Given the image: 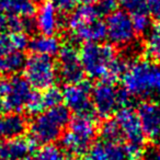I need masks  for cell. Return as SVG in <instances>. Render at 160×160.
Here are the masks:
<instances>
[{
	"label": "cell",
	"instance_id": "cell-37",
	"mask_svg": "<svg viewBox=\"0 0 160 160\" xmlns=\"http://www.w3.org/2000/svg\"><path fill=\"white\" fill-rule=\"evenodd\" d=\"M8 73L7 66H6V59L5 56H0V76H3Z\"/></svg>",
	"mask_w": 160,
	"mask_h": 160
},
{
	"label": "cell",
	"instance_id": "cell-14",
	"mask_svg": "<svg viewBox=\"0 0 160 160\" xmlns=\"http://www.w3.org/2000/svg\"><path fill=\"white\" fill-rule=\"evenodd\" d=\"M38 145L31 138L22 136L6 138L0 142V156L6 160H20L33 152Z\"/></svg>",
	"mask_w": 160,
	"mask_h": 160
},
{
	"label": "cell",
	"instance_id": "cell-16",
	"mask_svg": "<svg viewBox=\"0 0 160 160\" xmlns=\"http://www.w3.org/2000/svg\"><path fill=\"white\" fill-rule=\"evenodd\" d=\"M102 16L97 6L93 5H81L75 8L67 20V28L69 32L82 25L89 24V23L96 22L100 20Z\"/></svg>",
	"mask_w": 160,
	"mask_h": 160
},
{
	"label": "cell",
	"instance_id": "cell-35",
	"mask_svg": "<svg viewBox=\"0 0 160 160\" xmlns=\"http://www.w3.org/2000/svg\"><path fill=\"white\" fill-rule=\"evenodd\" d=\"M10 89V79H7L5 77L0 76V97L5 99V97L8 94Z\"/></svg>",
	"mask_w": 160,
	"mask_h": 160
},
{
	"label": "cell",
	"instance_id": "cell-4",
	"mask_svg": "<svg viewBox=\"0 0 160 160\" xmlns=\"http://www.w3.org/2000/svg\"><path fill=\"white\" fill-rule=\"evenodd\" d=\"M96 135L97 125L91 114H76L69 121L68 129L60 136V144L71 156L83 155L91 147Z\"/></svg>",
	"mask_w": 160,
	"mask_h": 160
},
{
	"label": "cell",
	"instance_id": "cell-18",
	"mask_svg": "<svg viewBox=\"0 0 160 160\" xmlns=\"http://www.w3.org/2000/svg\"><path fill=\"white\" fill-rule=\"evenodd\" d=\"M0 12L29 19L35 14L36 7L34 0H0Z\"/></svg>",
	"mask_w": 160,
	"mask_h": 160
},
{
	"label": "cell",
	"instance_id": "cell-24",
	"mask_svg": "<svg viewBox=\"0 0 160 160\" xmlns=\"http://www.w3.org/2000/svg\"><path fill=\"white\" fill-rule=\"evenodd\" d=\"M64 153L58 146L53 144L44 145L36 153L35 160H62Z\"/></svg>",
	"mask_w": 160,
	"mask_h": 160
},
{
	"label": "cell",
	"instance_id": "cell-33",
	"mask_svg": "<svg viewBox=\"0 0 160 160\" xmlns=\"http://www.w3.org/2000/svg\"><path fill=\"white\" fill-rule=\"evenodd\" d=\"M146 9L150 16L160 18V0H146Z\"/></svg>",
	"mask_w": 160,
	"mask_h": 160
},
{
	"label": "cell",
	"instance_id": "cell-29",
	"mask_svg": "<svg viewBox=\"0 0 160 160\" xmlns=\"http://www.w3.org/2000/svg\"><path fill=\"white\" fill-rule=\"evenodd\" d=\"M83 160H108L104 142H96L94 145H92L86 152Z\"/></svg>",
	"mask_w": 160,
	"mask_h": 160
},
{
	"label": "cell",
	"instance_id": "cell-25",
	"mask_svg": "<svg viewBox=\"0 0 160 160\" xmlns=\"http://www.w3.org/2000/svg\"><path fill=\"white\" fill-rule=\"evenodd\" d=\"M5 59L8 73H14L21 70L25 62V58L22 52H12L9 55L5 56Z\"/></svg>",
	"mask_w": 160,
	"mask_h": 160
},
{
	"label": "cell",
	"instance_id": "cell-11",
	"mask_svg": "<svg viewBox=\"0 0 160 160\" xmlns=\"http://www.w3.org/2000/svg\"><path fill=\"white\" fill-rule=\"evenodd\" d=\"M137 115L145 137L160 139V104L155 101H144L137 109Z\"/></svg>",
	"mask_w": 160,
	"mask_h": 160
},
{
	"label": "cell",
	"instance_id": "cell-8",
	"mask_svg": "<svg viewBox=\"0 0 160 160\" xmlns=\"http://www.w3.org/2000/svg\"><path fill=\"white\" fill-rule=\"evenodd\" d=\"M120 128L122 138L125 139L126 145L144 147L145 134L142 132L137 112L129 107L121 108L114 118Z\"/></svg>",
	"mask_w": 160,
	"mask_h": 160
},
{
	"label": "cell",
	"instance_id": "cell-7",
	"mask_svg": "<svg viewBox=\"0 0 160 160\" xmlns=\"http://www.w3.org/2000/svg\"><path fill=\"white\" fill-rule=\"evenodd\" d=\"M105 29L110 43L116 46H128L136 38L132 17L124 10L110 13L105 21Z\"/></svg>",
	"mask_w": 160,
	"mask_h": 160
},
{
	"label": "cell",
	"instance_id": "cell-5",
	"mask_svg": "<svg viewBox=\"0 0 160 160\" xmlns=\"http://www.w3.org/2000/svg\"><path fill=\"white\" fill-rule=\"evenodd\" d=\"M131 96L124 89L120 90L112 82L101 81L91 91L92 109L101 118H108L121 108L128 107Z\"/></svg>",
	"mask_w": 160,
	"mask_h": 160
},
{
	"label": "cell",
	"instance_id": "cell-19",
	"mask_svg": "<svg viewBox=\"0 0 160 160\" xmlns=\"http://www.w3.org/2000/svg\"><path fill=\"white\" fill-rule=\"evenodd\" d=\"M27 129V120L19 113H12L1 118V133L6 138L18 137Z\"/></svg>",
	"mask_w": 160,
	"mask_h": 160
},
{
	"label": "cell",
	"instance_id": "cell-41",
	"mask_svg": "<svg viewBox=\"0 0 160 160\" xmlns=\"http://www.w3.org/2000/svg\"><path fill=\"white\" fill-rule=\"evenodd\" d=\"M62 160H77L73 156H64V158H62Z\"/></svg>",
	"mask_w": 160,
	"mask_h": 160
},
{
	"label": "cell",
	"instance_id": "cell-28",
	"mask_svg": "<svg viewBox=\"0 0 160 160\" xmlns=\"http://www.w3.org/2000/svg\"><path fill=\"white\" fill-rule=\"evenodd\" d=\"M25 110L30 114H33V115H38V114L42 113L45 110L42 99V93H40V92H32L31 97H30L29 101H28L27 105H25Z\"/></svg>",
	"mask_w": 160,
	"mask_h": 160
},
{
	"label": "cell",
	"instance_id": "cell-32",
	"mask_svg": "<svg viewBox=\"0 0 160 160\" xmlns=\"http://www.w3.org/2000/svg\"><path fill=\"white\" fill-rule=\"evenodd\" d=\"M118 0H101L97 7L99 8L101 14H110L118 10Z\"/></svg>",
	"mask_w": 160,
	"mask_h": 160
},
{
	"label": "cell",
	"instance_id": "cell-15",
	"mask_svg": "<svg viewBox=\"0 0 160 160\" xmlns=\"http://www.w3.org/2000/svg\"><path fill=\"white\" fill-rule=\"evenodd\" d=\"M71 38L77 42H82L83 44L87 43H100L107 38V29L105 23L101 20L89 24L82 25L69 32Z\"/></svg>",
	"mask_w": 160,
	"mask_h": 160
},
{
	"label": "cell",
	"instance_id": "cell-40",
	"mask_svg": "<svg viewBox=\"0 0 160 160\" xmlns=\"http://www.w3.org/2000/svg\"><path fill=\"white\" fill-rule=\"evenodd\" d=\"M6 110V105H5V101H3V99L0 97V114L2 113L3 111Z\"/></svg>",
	"mask_w": 160,
	"mask_h": 160
},
{
	"label": "cell",
	"instance_id": "cell-34",
	"mask_svg": "<svg viewBox=\"0 0 160 160\" xmlns=\"http://www.w3.org/2000/svg\"><path fill=\"white\" fill-rule=\"evenodd\" d=\"M56 7L62 12H70L76 8V0H56Z\"/></svg>",
	"mask_w": 160,
	"mask_h": 160
},
{
	"label": "cell",
	"instance_id": "cell-30",
	"mask_svg": "<svg viewBox=\"0 0 160 160\" xmlns=\"http://www.w3.org/2000/svg\"><path fill=\"white\" fill-rule=\"evenodd\" d=\"M29 24L27 22V19H23L18 16H9L7 22V29L10 32H25Z\"/></svg>",
	"mask_w": 160,
	"mask_h": 160
},
{
	"label": "cell",
	"instance_id": "cell-42",
	"mask_svg": "<svg viewBox=\"0 0 160 160\" xmlns=\"http://www.w3.org/2000/svg\"><path fill=\"white\" fill-rule=\"evenodd\" d=\"M20 160H33V159H31V158H29V157H25V158H22V159H20Z\"/></svg>",
	"mask_w": 160,
	"mask_h": 160
},
{
	"label": "cell",
	"instance_id": "cell-26",
	"mask_svg": "<svg viewBox=\"0 0 160 160\" xmlns=\"http://www.w3.org/2000/svg\"><path fill=\"white\" fill-rule=\"evenodd\" d=\"M105 144L108 160H129L127 157L125 147L120 145V142H108Z\"/></svg>",
	"mask_w": 160,
	"mask_h": 160
},
{
	"label": "cell",
	"instance_id": "cell-10",
	"mask_svg": "<svg viewBox=\"0 0 160 160\" xmlns=\"http://www.w3.org/2000/svg\"><path fill=\"white\" fill-rule=\"evenodd\" d=\"M58 73L67 83L81 81L83 69L80 62L79 52L71 44L62 45L58 53Z\"/></svg>",
	"mask_w": 160,
	"mask_h": 160
},
{
	"label": "cell",
	"instance_id": "cell-36",
	"mask_svg": "<svg viewBox=\"0 0 160 160\" xmlns=\"http://www.w3.org/2000/svg\"><path fill=\"white\" fill-rule=\"evenodd\" d=\"M140 160H160V150H149L144 153Z\"/></svg>",
	"mask_w": 160,
	"mask_h": 160
},
{
	"label": "cell",
	"instance_id": "cell-17",
	"mask_svg": "<svg viewBox=\"0 0 160 160\" xmlns=\"http://www.w3.org/2000/svg\"><path fill=\"white\" fill-rule=\"evenodd\" d=\"M60 42L57 38L51 35H40L35 36L32 40H30L29 48L35 55L47 56V57H53L58 55L60 51Z\"/></svg>",
	"mask_w": 160,
	"mask_h": 160
},
{
	"label": "cell",
	"instance_id": "cell-2",
	"mask_svg": "<svg viewBox=\"0 0 160 160\" xmlns=\"http://www.w3.org/2000/svg\"><path fill=\"white\" fill-rule=\"evenodd\" d=\"M122 82L123 89L131 97L160 99V64L147 59L127 62Z\"/></svg>",
	"mask_w": 160,
	"mask_h": 160
},
{
	"label": "cell",
	"instance_id": "cell-43",
	"mask_svg": "<svg viewBox=\"0 0 160 160\" xmlns=\"http://www.w3.org/2000/svg\"><path fill=\"white\" fill-rule=\"evenodd\" d=\"M0 136H2V133H1V118H0Z\"/></svg>",
	"mask_w": 160,
	"mask_h": 160
},
{
	"label": "cell",
	"instance_id": "cell-45",
	"mask_svg": "<svg viewBox=\"0 0 160 160\" xmlns=\"http://www.w3.org/2000/svg\"><path fill=\"white\" fill-rule=\"evenodd\" d=\"M0 160H6V159H5V158L1 157V156H0Z\"/></svg>",
	"mask_w": 160,
	"mask_h": 160
},
{
	"label": "cell",
	"instance_id": "cell-23",
	"mask_svg": "<svg viewBox=\"0 0 160 160\" xmlns=\"http://www.w3.org/2000/svg\"><path fill=\"white\" fill-rule=\"evenodd\" d=\"M132 22H133V27L135 30L136 34H145L150 30L151 20H150V14L147 11L139 12L132 16Z\"/></svg>",
	"mask_w": 160,
	"mask_h": 160
},
{
	"label": "cell",
	"instance_id": "cell-38",
	"mask_svg": "<svg viewBox=\"0 0 160 160\" xmlns=\"http://www.w3.org/2000/svg\"><path fill=\"white\" fill-rule=\"evenodd\" d=\"M7 22H8V17L5 13L0 12V31L7 28Z\"/></svg>",
	"mask_w": 160,
	"mask_h": 160
},
{
	"label": "cell",
	"instance_id": "cell-44",
	"mask_svg": "<svg viewBox=\"0 0 160 160\" xmlns=\"http://www.w3.org/2000/svg\"><path fill=\"white\" fill-rule=\"evenodd\" d=\"M46 1H49V2H53V1H56V0H46Z\"/></svg>",
	"mask_w": 160,
	"mask_h": 160
},
{
	"label": "cell",
	"instance_id": "cell-20",
	"mask_svg": "<svg viewBox=\"0 0 160 160\" xmlns=\"http://www.w3.org/2000/svg\"><path fill=\"white\" fill-rule=\"evenodd\" d=\"M144 49L149 59L160 64V22L153 24L147 32Z\"/></svg>",
	"mask_w": 160,
	"mask_h": 160
},
{
	"label": "cell",
	"instance_id": "cell-21",
	"mask_svg": "<svg viewBox=\"0 0 160 160\" xmlns=\"http://www.w3.org/2000/svg\"><path fill=\"white\" fill-rule=\"evenodd\" d=\"M101 137L103 138L104 142H118L122 139L120 128L118 126V123L115 122L114 118H109L105 120L102 123L100 128Z\"/></svg>",
	"mask_w": 160,
	"mask_h": 160
},
{
	"label": "cell",
	"instance_id": "cell-39",
	"mask_svg": "<svg viewBox=\"0 0 160 160\" xmlns=\"http://www.w3.org/2000/svg\"><path fill=\"white\" fill-rule=\"evenodd\" d=\"M101 0H76V2H79L81 5H94V3H99Z\"/></svg>",
	"mask_w": 160,
	"mask_h": 160
},
{
	"label": "cell",
	"instance_id": "cell-12",
	"mask_svg": "<svg viewBox=\"0 0 160 160\" xmlns=\"http://www.w3.org/2000/svg\"><path fill=\"white\" fill-rule=\"evenodd\" d=\"M32 88L24 78L20 76H13L10 78V89L5 97L6 110L12 113H18L25 109L28 101L32 94Z\"/></svg>",
	"mask_w": 160,
	"mask_h": 160
},
{
	"label": "cell",
	"instance_id": "cell-22",
	"mask_svg": "<svg viewBox=\"0 0 160 160\" xmlns=\"http://www.w3.org/2000/svg\"><path fill=\"white\" fill-rule=\"evenodd\" d=\"M42 99L45 110L58 107L62 102V91L56 87H51L44 90L42 93Z\"/></svg>",
	"mask_w": 160,
	"mask_h": 160
},
{
	"label": "cell",
	"instance_id": "cell-27",
	"mask_svg": "<svg viewBox=\"0 0 160 160\" xmlns=\"http://www.w3.org/2000/svg\"><path fill=\"white\" fill-rule=\"evenodd\" d=\"M118 5L122 7V10L131 16L147 11L146 0H118Z\"/></svg>",
	"mask_w": 160,
	"mask_h": 160
},
{
	"label": "cell",
	"instance_id": "cell-9",
	"mask_svg": "<svg viewBox=\"0 0 160 160\" xmlns=\"http://www.w3.org/2000/svg\"><path fill=\"white\" fill-rule=\"evenodd\" d=\"M91 91V85L83 80L67 83L62 90V102L69 111L75 112L76 114L90 113L92 109Z\"/></svg>",
	"mask_w": 160,
	"mask_h": 160
},
{
	"label": "cell",
	"instance_id": "cell-6",
	"mask_svg": "<svg viewBox=\"0 0 160 160\" xmlns=\"http://www.w3.org/2000/svg\"><path fill=\"white\" fill-rule=\"evenodd\" d=\"M23 72L31 88L38 91L54 87L58 78V68L53 58L35 54L25 59Z\"/></svg>",
	"mask_w": 160,
	"mask_h": 160
},
{
	"label": "cell",
	"instance_id": "cell-13",
	"mask_svg": "<svg viewBox=\"0 0 160 160\" xmlns=\"http://www.w3.org/2000/svg\"><path fill=\"white\" fill-rule=\"evenodd\" d=\"M35 28L40 34L55 36L62 27L59 12L53 2L42 3L35 12Z\"/></svg>",
	"mask_w": 160,
	"mask_h": 160
},
{
	"label": "cell",
	"instance_id": "cell-1",
	"mask_svg": "<svg viewBox=\"0 0 160 160\" xmlns=\"http://www.w3.org/2000/svg\"><path fill=\"white\" fill-rule=\"evenodd\" d=\"M83 72L92 79L112 82L122 78L127 62L118 57L111 44L87 43L79 51Z\"/></svg>",
	"mask_w": 160,
	"mask_h": 160
},
{
	"label": "cell",
	"instance_id": "cell-31",
	"mask_svg": "<svg viewBox=\"0 0 160 160\" xmlns=\"http://www.w3.org/2000/svg\"><path fill=\"white\" fill-rule=\"evenodd\" d=\"M12 52H18L14 49L13 43L11 41L10 34L0 35V56H7Z\"/></svg>",
	"mask_w": 160,
	"mask_h": 160
},
{
	"label": "cell",
	"instance_id": "cell-3",
	"mask_svg": "<svg viewBox=\"0 0 160 160\" xmlns=\"http://www.w3.org/2000/svg\"><path fill=\"white\" fill-rule=\"evenodd\" d=\"M69 112L66 107L58 105L35 115L30 126V138L36 145H47L57 140L70 121Z\"/></svg>",
	"mask_w": 160,
	"mask_h": 160
}]
</instances>
